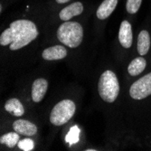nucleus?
<instances>
[{
	"mask_svg": "<svg viewBox=\"0 0 151 151\" xmlns=\"http://www.w3.org/2000/svg\"><path fill=\"white\" fill-rule=\"evenodd\" d=\"M18 147L24 151H31L35 147V143L31 139H24L18 142Z\"/></svg>",
	"mask_w": 151,
	"mask_h": 151,
	"instance_id": "obj_17",
	"label": "nucleus"
},
{
	"mask_svg": "<svg viewBox=\"0 0 151 151\" xmlns=\"http://www.w3.org/2000/svg\"><path fill=\"white\" fill-rule=\"evenodd\" d=\"M150 48V36L147 31L142 30L138 37V52L140 55H146Z\"/></svg>",
	"mask_w": 151,
	"mask_h": 151,
	"instance_id": "obj_14",
	"label": "nucleus"
},
{
	"mask_svg": "<svg viewBox=\"0 0 151 151\" xmlns=\"http://www.w3.org/2000/svg\"><path fill=\"white\" fill-rule=\"evenodd\" d=\"M20 136L17 132H9L5 135H3L0 138V143L5 144L8 147H14L17 146L19 142Z\"/></svg>",
	"mask_w": 151,
	"mask_h": 151,
	"instance_id": "obj_15",
	"label": "nucleus"
},
{
	"mask_svg": "<svg viewBox=\"0 0 151 151\" xmlns=\"http://www.w3.org/2000/svg\"><path fill=\"white\" fill-rule=\"evenodd\" d=\"M118 5V0H104L96 12V16L101 20L107 19L111 15Z\"/></svg>",
	"mask_w": 151,
	"mask_h": 151,
	"instance_id": "obj_11",
	"label": "nucleus"
},
{
	"mask_svg": "<svg viewBox=\"0 0 151 151\" xmlns=\"http://www.w3.org/2000/svg\"><path fill=\"white\" fill-rule=\"evenodd\" d=\"M129 95L134 100H143L151 95V73L134 82L129 89Z\"/></svg>",
	"mask_w": 151,
	"mask_h": 151,
	"instance_id": "obj_5",
	"label": "nucleus"
},
{
	"mask_svg": "<svg viewBox=\"0 0 151 151\" xmlns=\"http://www.w3.org/2000/svg\"><path fill=\"white\" fill-rule=\"evenodd\" d=\"M82 12H83V5L81 2H74L62 9L59 14V17L63 21H69L73 17L81 15Z\"/></svg>",
	"mask_w": 151,
	"mask_h": 151,
	"instance_id": "obj_10",
	"label": "nucleus"
},
{
	"mask_svg": "<svg viewBox=\"0 0 151 151\" xmlns=\"http://www.w3.org/2000/svg\"><path fill=\"white\" fill-rule=\"evenodd\" d=\"M67 55V50L63 45H54L44 50L42 57L46 61H56L65 58Z\"/></svg>",
	"mask_w": 151,
	"mask_h": 151,
	"instance_id": "obj_9",
	"label": "nucleus"
},
{
	"mask_svg": "<svg viewBox=\"0 0 151 151\" xmlns=\"http://www.w3.org/2000/svg\"><path fill=\"white\" fill-rule=\"evenodd\" d=\"M119 44L124 48H130L133 42L132 27L129 21H122L119 31Z\"/></svg>",
	"mask_w": 151,
	"mask_h": 151,
	"instance_id": "obj_6",
	"label": "nucleus"
},
{
	"mask_svg": "<svg viewBox=\"0 0 151 151\" xmlns=\"http://www.w3.org/2000/svg\"><path fill=\"white\" fill-rule=\"evenodd\" d=\"M48 89V81L44 78L36 79L32 85V100L35 102H40L44 99Z\"/></svg>",
	"mask_w": 151,
	"mask_h": 151,
	"instance_id": "obj_8",
	"label": "nucleus"
},
{
	"mask_svg": "<svg viewBox=\"0 0 151 151\" xmlns=\"http://www.w3.org/2000/svg\"><path fill=\"white\" fill-rule=\"evenodd\" d=\"M13 129L22 136L31 137L37 133V127L26 119H17L13 123Z\"/></svg>",
	"mask_w": 151,
	"mask_h": 151,
	"instance_id": "obj_7",
	"label": "nucleus"
},
{
	"mask_svg": "<svg viewBox=\"0 0 151 151\" xmlns=\"http://www.w3.org/2000/svg\"><path fill=\"white\" fill-rule=\"evenodd\" d=\"M5 109L7 112H9L10 114L16 117H21L24 113V109L23 104L18 99H16V98L9 99L6 102Z\"/></svg>",
	"mask_w": 151,
	"mask_h": 151,
	"instance_id": "obj_12",
	"label": "nucleus"
},
{
	"mask_svg": "<svg viewBox=\"0 0 151 151\" xmlns=\"http://www.w3.org/2000/svg\"><path fill=\"white\" fill-rule=\"evenodd\" d=\"M98 91L104 101L112 103L116 101L119 93V83L116 74L112 71L107 70L101 75Z\"/></svg>",
	"mask_w": 151,
	"mask_h": 151,
	"instance_id": "obj_3",
	"label": "nucleus"
},
{
	"mask_svg": "<svg viewBox=\"0 0 151 151\" xmlns=\"http://www.w3.org/2000/svg\"><path fill=\"white\" fill-rule=\"evenodd\" d=\"M76 111L75 103L71 100H63L54 106L50 114V121L54 126H62L69 121Z\"/></svg>",
	"mask_w": 151,
	"mask_h": 151,
	"instance_id": "obj_4",
	"label": "nucleus"
},
{
	"mask_svg": "<svg viewBox=\"0 0 151 151\" xmlns=\"http://www.w3.org/2000/svg\"><path fill=\"white\" fill-rule=\"evenodd\" d=\"M147 66L146 60L141 57H137L131 61V63L128 66V72L131 76H138L139 75Z\"/></svg>",
	"mask_w": 151,
	"mask_h": 151,
	"instance_id": "obj_13",
	"label": "nucleus"
},
{
	"mask_svg": "<svg viewBox=\"0 0 151 151\" xmlns=\"http://www.w3.org/2000/svg\"><path fill=\"white\" fill-rule=\"evenodd\" d=\"M38 30L35 23L30 20H17L10 24L0 36V45L2 46L10 45L11 51L19 50L38 36Z\"/></svg>",
	"mask_w": 151,
	"mask_h": 151,
	"instance_id": "obj_1",
	"label": "nucleus"
},
{
	"mask_svg": "<svg viewBox=\"0 0 151 151\" xmlns=\"http://www.w3.org/2000/svg\"><path fill=\"white\" fill-rule=\"evenodd\" d=\"M57 37L61 43L70 48L78 47L83 39V28L78 22L65 21L57 30Z\"/></svg>",
	"mask_w": 151,
	"mask_h": 151,
	"instance_id": "obj_2",
	"label": "nucleus"
},
{
	"mask_svg": "<svg viewBox=\"0 0 151 151\" xmlns=\"http://www.w3.org/2000/svg\"><path fill=\"white\" fill-rule=\"evenodd\" d=\"M55 1L58 3V4H65V3H68L71 0H55Z\"/></svg>",
	"mask_w": 151,
	"mask_h": 151,
	"instance_id": "obj_18",
	"label": "nucleus"
},
{
	"mask_svg": "<svg viewBox=\"0 0 151 151\" xmlns=\"http://www.w3.org/2000/svg\"><path fill=\"white\" fill-rule=\"evenodd\" d=\"M86 151H96V149H86Z\"/></svg>",
	"mask_w": 151,
	"mask_h": 151,
	"instance_id": "obj_19",
	"label": "nucleus"
},
{
	"mask_svg": "<svg viewBox=\"0 0 151 151\" xmlns=\"http://www.w3.org/2000/svg\"><path fill=\"white\" fill-rule=\"evenodd\" d=\"M142 0H127L126 9L129 14H136L139 11Z\"/></svg>",
	"mask_w": 151,
	"mask_h": 151,
	"instance_id": "obj_16",
	"label": "nucleus"
}]
</instances>
